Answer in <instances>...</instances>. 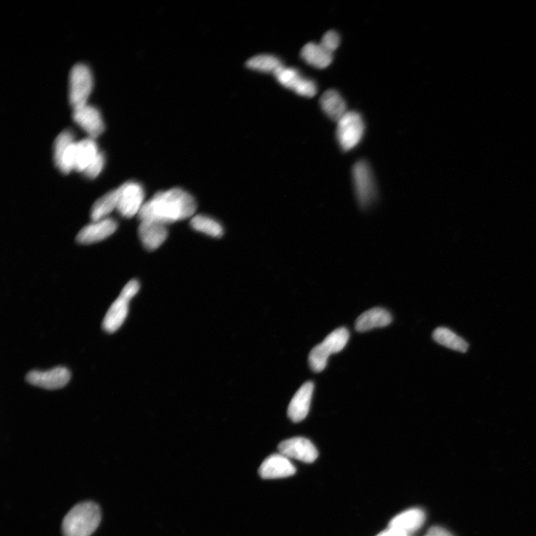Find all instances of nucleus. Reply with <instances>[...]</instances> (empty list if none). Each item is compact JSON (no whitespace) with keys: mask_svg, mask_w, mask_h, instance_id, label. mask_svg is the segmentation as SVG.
Wrapping results in <instances>:
<instances>
[{"mask_svg":"<svg viewBox=\"0 0 536 536\" xmlns=\"http://www.w3.org/2000/svg\"><path fill=\"white\" fill-rule=\"evenodd\" d=\"M392 322V315L386 309L373 308L361 314L356 320V329L359 332L385 327Z\"/></svg>","mask_w":536,"mask_h":536,"instance_id":"nucleus-17","label":"nucleus"},{"mask_svg":"<svg viewBox=\"0 0 536 536\" xmlns=\"http://www.w3.org/2000/svg\"><path fill=\"white\" fill-rule=\"evenodd\" d=\"M191 226L196 231L214 238H220L224 233L223 228L219 222L205 215L194 216L191 220Z\"/></svg>","mask_w":536,"mask_h":536,"instance_id":"nucleus-26","label":"nucleus"},{"mask_svg":"<svg viewBox=\"0 0 536 536\" xmlns=\"http://www.w3.org/2000/svg\"><path fill=\"white\" fill-rule=\"evenodd\" d=\"M433 340L439 344L460 353H466L468 343L448 328L439 327L433 332Z\"/></svg>","mask_w":536,"mask_h":536,"instance_id":"nucleus-24","label":"nucleus"},{"mask_svg":"<svg viewBox=\"0 0 536 536\" xmlns=\"http://www.w3.org/2000/svg\"><path fill=\"white\" fill-rule=\"evenodd\" d=\"M73 118L88 134V138L96 140L105 130L102 114L96 108L88 104L73 110Z\"/></svg>","mask_w":536,"mask_h":536,"instance_id":"nucleus-12","label":"nucleus"},{"mask_svg":"<svg viewBox=\"0 0 536 536\" xmlns=\"http://www.w3.org/2000/svg\"><path fill=\"white\" fill-rule=\"evenodd\" d=\"M118 190V204L116 210L125 217L139 214L143 206L145 192L140 183L129 181L123 184Z\"/></svg>","mask_w":536,"mask_h":536,"instance_id":"nucleus-8","label":"nucleus"},{"mask_svg":"<svg viewBox=\"0 0 536 536\" xmlns=\"http://www.w3.org/2000/svg\"><path fill=\"white\" fill-rule=\"evenodd\" d=\"M138 232L143 244L148 250L159 248L168 237L166 225L153 221L140 222Z\"/></svg>","mask_w":536,"mask_h":536,"instance_id":"nucleus-16","label":"nucleus"},{"mask_svg":"<svg viewBox=\"0 0 536 536\" xmlns=\"http://www.w3.org/2000/svg\"><path fill=\"white\" fill-rule=\"evenodd\" d=\"M117 204H118V190H117L100 197L92 207L91 212L92 220L98 222L107 219V215L117 208Z\"/></svg>","mask_w":536,"mask_h":536,"instance_id":"nucleus-23","label":"nucleus"},{"mask_svg":"<svg viewBox=\"0 0 536 536\" xmlns=\"http://www.w3.org/2000/svg\"><path fill=\"white\" fill-rule=\"evenodd\" d=\"M197 209L195 200L188 192L175 188L155 194L138 214L140 222L153 221L165 225L189 219Z\"/></svg>","mask_w":536,"mask_h":536,"instance_id":"nucleus-1","label":"nucleus"},{"mask_svg":"<svg viewBox=\"0 0 536 536\" xmlns=\"http://www.w3.org/2000/svg\"><path fill=\"white\" fill-rule=\"evenodd\" d=\"M274 75L280 85L299 96L311 98L317 92L314 81L304 78L297 70L292 67L282 65Z\"/></svg>","mask_w":536,"mask_h":536,"instance_id":"nucleus-9","label":"nucleus"},{"mask_svg":"<svg viewBox=\"0 0 536 536\" xmlns=\"http://www.w3.org/2000/svg\"><path fill=\"white\" fill-rule=\"evenodd\" d=\"M71 378L68 368L58 366L48 371H32L29 372L26 380L34 386L46 390H57L66 386Z\"/></svg>","mask_w":536,"mask_h":536,"instance_id":"nucleus-10","label":"nucleus"},{"mask_svg":"<svg viewBox=\"0 0 536 536\" xmlns=\"http://www.w3.org/2000/svg\"><path fill=\"white\" fill-rule=\"evenodd\" d=\"M301 57L309 65L318 69L326 68L333 61V54L327 51L321 43H307L301 50Z\"/></svg>","mask_w":536,"mask_h":536,"instance_id":"nucleus-21","label":"nucleus"},{"mask_svg":"<svg viewBox=\"0 0 536 536\" xmlns=\"http://www.w3.org/2000/svg\"><path fill=\"white\" fill-rule=\"evenodd\" d=\"M426 520L425 512L420 509H411L398 514L390 522L389 528L393 529L408 535L418 529Z\"/></svg>","mask_w":536,"mask_h":536,"instance_id":"nucleus-18","label":"nucleus"},{"mask_svg":"<svg viewBox=\"0 0 536 536\" xmlns=\"http://www.w3.org/2000/svg\"><path fill=\"white\" fill-rule=\"evenodd\" d=\"M69 99L73 110L88 105L93 87V77L89 67L78 63L70 74Z\"/></svg>","mask_w":536,"mask_h":536,"instance_id":"nucleus-4","label":"nucleus"},{"mask_svg":"<svg viewBox=\"0 0 536 536\" xmlns=\"http://www.w3.org/2000/svg\"><path fill=\"white\" fill-rule=\"evenodd\" d=\"M427 536H453V535L443 527H433L429 530Z\"/></svg>","mask_w":536,"mask_h":536,"instance_id":"nucleus-30","label":"nucleus"},{"mask_svg":"<svg viewBox=\"0 0 536 536\" xmlns=\"http://www.w3.org/2000/svg\"><path fill=\"white\" fill-rule=\"evenodd\" d=\"M279 453L289 459H295L304 463H314L318 457V451L314 444L304 438H294L282 441L278 446Z\"/></svg>","mask_w":536,"mask_h":536,"instance_id":"nucleus-11","label":"nucleus"},{"mask_svg":"<svg viewBox=\"0 0 536 536\" xmlns=\"http://www.w3.org/2000/svg\"><path fill=\"white\" fill-rule=\"evenodd\" d=\"M130 300L122 294L115 299L104 318L103 327L105 331L114 333L122 326L128 314Z\"/></svg>","mask_w":536,"mask_h":536,"instance_id":"nucleus-19","label":"nucleus"},{"mask_svg":"<svg viewBox=\"0 0 536 536\" xmlns=\"http://www.w3.org/2000/svg\"><path fill=\"white\" fill-rule=\"evenodd\" d=\"M99 153L95 139L88 138L77 142L75 170L85 172Z\"/></svg>","mask_w":536,"mask_h":536,"instance_id":"nucleus-20","label":"nucleus"},{"mask_svg":"<svg viewBox=\"0 0 536 536\" xmlns=\"http://www.w3.org/2000/svg\"><path fill=\"white\" fill-rule=\"evenodd\" d=\"M364 133V120L356 111L347 112L338 122L337 140L344 152L356 148L361 142Z\"/></svg>","mask_w":536,"mask_h":536,"instance_id":"nucleus-5","label":"nucleus"},{"mask_svg":"<svg viewBox=\"0 0 536 536\" xmlns=\"http://www.w3.org/2000/svg\"><path fill=\"white\" fill-rule=\"evenodd\" d=\"M377 536H408V535L404 532H401L400 531L388 528V530L381 532Z\"/></svg>","mask_w":536,"mask_h":536,"instance_id":"nucleus-31","label":"nucleus"},{"mask_svg":"<svg viewBox=\"0 0 536 536\" xmlns=\"http://www.w3.org/2000/svg\"><path fill=\"white\" fill-rule=\"evenodd\" d=\"M320 103L324 112L332 120L339 122L347 113L345 100L337 91H326L321 98Z\"/></svg>","mask_w":536,"mask_h":536,"instance_id":"nucleus-22","label":"nucleus"},{"mask_svg":"<svg viewBox=\"0 0 536 536\" xmlns=\"http://www.w3.org/2000/svg\"><path fill=\"white\" fill-rule=\"evenodd\" d=\"M102 514L93 502H81L65 516L62 523L63 536H91L98 528Z\"/></svg>","mask_w":536,"mask_h":536,"instance_id":"nucleus-2","label":"nucleus"},{"mask_svg":"<svg viewBox=\"0 0 536 536\" xmlns=\"http://www.w3.org/2000/svg\"><path fill=\"white\" fill-rule=\"evenodd\" d=\"M353 180L358 202L363 208L370 205L376 198V182L370 165L361 160L353 168Z\"/></svg>","mask_w":536,"mask_h":536,"instance_id":"nucleus-6","label":"nucleus"},{"mask_svg":"<svg viewBox=\"0 0 536 536\" xmlns=\"http://www.w3.org/2000/svg\"><path fill=\"white\" fill-rule=\"evenodd\" d=\"M76 145L74 134L68 130L62 131L55 141L54 161L65 175L75 170Z\"/></svg>","mask_w":536,"mask_h":536,"instance_id":"nucleus-7","label":"nucleus"},{"mask_svg":"<svg viewBox=\"0 0 536 536\" xmlns=\"http://www.w3.org/2000/svg\"><path fill=\"white\" fill-rule=\"evenodd\" d=\"M296 472L297 469L290 459L280 453L267 458L259 468V475L265 480L289 478Z\"/></svg>","mask_w":536,"mask_h":536,"instance_id":"nucleus-13","label":"nucleus"},{"mask_svg":"<svg viewBox=\"0 0 536 536\" xmlns=\"http://www.w3.org/2000/svg\"><path fill=\"white\" fill-rule=\"evenodd\" d=\"M140 286L139 282L138 280L133 279L129 281L126 284V286L123 288L120 294L131 299L134 296H136L140 290Z\"/></svg>","mask_w":536,"mask_h":536,"instance_id":"nucleus-29","label":"nucleus"},{"mask_svg":"<svg viewBox=\"0 0 536 536\" xmlns=\"http://www.w3.org/2000/svg\"><path fill=\"white\" fill-rule=\"evenodd\" d=\"M282 61L272 55H259L247 62L248 68L262 73H273L282 66Z\"/></svg>","mask_w":536,"mask_h":536,"instance_id":"nucleus-25","label":"nucleus"},{"mask_svg":"<svg viewBox=\"0 0 536 536\" xmlns=\"http://www.w3.org/2000/svg\"><path fill=\"white\" fill-rule=\"evenodd\" d=\"M118 225L111 219L94 222L83 227L78 234L77 242L82 244H91L103 241L113 234Z\"/></svg>","mask_w":536,"mask_h":536,"instance_id":"nucleus-15","label":"nucleus"},{"mask_svg":"<svg viewBox=\"0 0 536 536\" xmlns=\"http://www.w3.org/2000/svg\"><path fill=\"white\" fill-rule=\"evenodd\" d=\"M349 332L344 327L335 329L324 341L314 346L309 356V366L315 373L322 372L331 355L340 353L348 343Z\"/></svg>","mask_w":536,"mask_h":536,"instance_id":"nucleus-3","label":"nucleus"},{"mask_svg":"<svg viewBox=\"0 0 536 536\" xmlns=\"http://www.w3.org/2000/svg\"><path fill=\"white\" fill-rule=\"evenodd\" d=\"M314 385L308 381L302 385L292 398L288 408V416L294 423H299L307 417L311 402Z\"/></svg>","mask_w":536,"mask_h":536,"instance_id":"nucleus-14","label":"nucleus"},{"mask_svg":"<svg viewBox=\"0 0 536 536\" xmlns=\"http://www.w3.org/2000/svg\"><path fill=\"white\" fill-rule=\"evenodd\" d=\"M105 159L102 153H100L95 160L89 165L88 169L83 172L88 178L94 179L102 172L105 166Z\"/></svg>","mask_w":536,"mask_h":536,"instance_id":"nucleus-28","label":"nucleus"},{"mask_svg":"<svg viewBox=\"0 0 536 536\" xmlns=\"http://www.w3.org/2000/svg\"><path fill=\"white\" fill-rule=\"evenodd\" d=\"M341 39L339 34L335 31H329L324 36L321 45L325 48L327 51L332 53L336 50L340 45Z\"/></svg>","mask_w":536,"mask_h":536,"instance_id":"nucleus-27","label":"nucleus"}]
</instances>
